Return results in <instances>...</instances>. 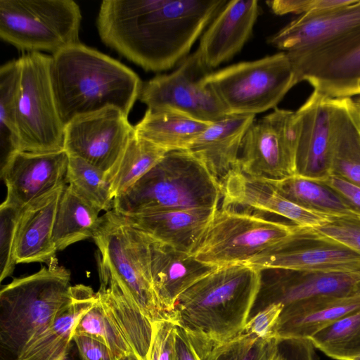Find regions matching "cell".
<instances>
[{
	"mask_svg": "<svg viewBox=\"0 0 360 360\" xmlns=\"http://www.w3.org/2000/svg\"><path fill=\"white\" fill-rule=\"evenodd\" d=\"M226 0H104L96 26L102 41L147 71L181 63Z\"/></svg>",
	"mask_w": 360,
	"mask_h": 360,
	"instance_id": "1",
	"label": "cell"
},
{
	"mask_svg": "<svg viewBox=\"0 0 360 360\" xmlns=\"http://www.w3.org/2000/svg\"><path fill=\"white\" fill-rule=\"evenodd\" d=\"M50 76L65 127L77 117L110 106L128 116L143 84L127 66L82 43L51 55Z\"/></svg>",
	"mask_w": 360,
	"mask_h": 360,
	"instance_id": "2",
	"label": "cell"
},
{
	"mask_svg": "<svg viewBox=\"0 0 360 360\" xmlns=\"http://www.w3.org/2000/svg\"><path fill=\"white\" fill-rule=\"evenodd\" d=\"M262 278V270L248 264L217 267L180 295L169 320L188 333L227 342L243 332Z\"/></svg>",
	"mask_w": 360,
	"mask_h": 360,
	"instance_id": "3",
	"label": "cell"
},
{
	"mask_svg": "<svg viewBox=\"0 0 360 360\" xmlns=\"http://www.w3.org/2000/svg\"><path fill=\"white\" fill-rule=\"evenodd\" d=\"M46 264L0 291V343L15 359L73 300L70 271L56 258Z\"/></svg>",
	"mask_w": 360,
	"mask_h": 360,
	"instance_id": "4",
	"label": "cell"
},
{
	"mask_svg": "<svg viewBox=\"0 0 360 360\" xmlns=\"http://www.w3.org/2000/svg\"><path fill=\"white\" fill-rule=\"evenodd\" d=\"M220 182L188 150L168 151L136 183L113 200L123 215L159 210L217 209Z\"/></svg>",
	"mask_w": 360,
	"mask_h": 360,
	"instance_id": "5",
	"label": "cell"
},
{
	"mask_svg": "<svg viewBox=\"0 0 360 360\" xmlns=\"http://www.w3.org/2000/svg\"><path fill=\"white\" fill-rule=\"evenodd\" d=\"M92 238L98 249L99 277H109L153 323L169 319L153 288L150 238L114 210L100 217Z\"/></svg>",
	"mask_w": 360,
	"mask_h": 360,
	"instance_id": "6",
	"label": "cell"
},
{
	"mask_svg": "<svg viewBox=\"0 0 360 360\" xmlns=\"http://www.w3.org/2000/svg\"><path fill=\"white\" fill-rule=\"evenodd\" d=\"M297 226L240 212L218 209L193 255L216 267L247 264L253 258L291 243Z\"/></svg>",
	"mask_w": 360,
	"mask_h": 360,
	"instance_id": "7",
	"label": "cell"
},
{
	"mask_svg": "<svg viewBox=\"0 0 360 360\" xmlns=\"http://www.w3.org/2000/svg\"><path fill=\"white\" fill-rule=\"evenodd\" d=\"M82 14L72 0H0V37L16 49L52 55L80 43Z\"/></svg>",
	"mask_w": 360,
	"mask_h": 360,
	"instance_id": "8",
	"label": "cell"
},
{
	"mask_svg": "<svg viewBox=\"0 0 360 360\" xmlns=\"http://www.w3.org/2000/svg\"><path fill=\"white\" fill-rule=\"evenodd\" d=\"M207 82L229 115H249L276 108L298 84L284 51L212 72Z\"/></svg>",
	"mask_w": 360,
	"mask_h": 360,
	"instance_id": "9",
	"label": "cell"
},
{
	"mask_svg": "<svg viewBox=\"0 0 360 360\" xmlns=\"http://www.w3.org/2000/svg\"><path fill=\"white\" fill-rule=\"evenodd\" d=\"M18 60L20 81L16 117L18 151H63L65 127L53 91L50 76L51 56L30 52Z\"/></svg>",
	"mask_w": 360,
	"mask_h": 360,
	"instance_id": "10",
	"label": "cell"
},
{
	"mask_svg": "<svg viewBox=\"0 0 360 360\" xmlns=\"http://www.w3.org/2000/svg\"><path fill=\"white\" fill-rule=\"evenodd\" d=\"M96 294V301L78 321L73 335L101 341L115 360L133 353L140 360H148L153 323L113 279L103 280Z\"/></svg>",
	"mask_w": 360,
	"mask_h": 360,
	"instance_id": "11",
	"label": "cell"
},
{
	"mask_svg": "<svg viewBox=\"0 0 360 360\" xmlns=\"http://www.w3.org/2000/svg\"><path fill=\"white\" fill-rule=\"evenodd\" d=\"M297 83L329 98L360 95V27L335 39L285 52Z\"/></svg>",
	"mask_w": 360,
	"mask_h": 360,
	"instance_id": "12",
	"label": "cell"
},
{
	"mask_svg": "<svg viewBox=\"0 0 360 360\" xmlns=\"http://www.w3.org/2000/svg\"><path fill=\"white\" fill-rule=\"evenodd\" d=\"M212 70L196 50L172 73L143 82L139 99L148 108H172L212 123L229 115L207 82Z\"/></svg>",
	"mask_w": 360,
	"mask_h": 360,
	"instance_id": "13",
	"label": "cell"
},
{
	"mask_svg": "<svg viewBox=\"0 0 360 360\" xmlns=\"http://www.w3.org/2000/svg\"><path fill=\"white\" fill-rule=\"evenodd\" d=\"M294 113L276 108L252 123L241 143L238 163L241 172L271 179L297 174Z\"/></svg>",
	"mask_w": 360,
	"mask_h": 360,
	"instance_id": "14",
	"label": "cell"
},
{
	"mask_svg": "<svg viewBox=\"0 0 360 360\" xmlns=\"http://www.w3.org/2000/svg\"><path fill=\"white\" fill-rule=\"evenodd\" d=\"M134 127L128 116L115 107L73 119L65 128L64 150L101 170L110 179Z\"/></svg>",
	"mask_w": 360,
	"mask_h": 360,
	"instance_id": "15",
	"label": "cell"
},
{
	"mask_svg": "<svg viewBox=\"0 0 360 360\" xmlns=\"http://www.w3.org/2000/svg\"><path fill=\"white\" fill-rule=\"evenodd\" d=\"M297 174L315 181L332 174L334 151L331 98L313 91L294 113Z\"/></svg>",
	"mask_w": 360,
	"mask_h": 360,
	"instance_id": "16",
	"label": "cell"
},
{
	"mask_svg": "<svg viewBox=\"0 0 360 360\" xmlns=\"http://www.w3.org/2000/svg\"><path fill=\"white\" fill-rule=\"evenodd\" d=\"M274 277L262 278V284L250 317L267 306L284 307L320 297L360 295L359 272H306L278 270Z\"/></svg>",
	"mask_w": 360,
	"mask_h": 360,
	"instance_id": "17",
	"label": "cell"
},
{
	"mask_svg": "<svg viewBox=\"0 0 360 360\" xmlns=\"http://www.w3.org/2000/svg\"><path fill=\"white\" fill-rule=\"evenodd\" d=\"M69 155L65 151L33 153L14 151L3 163L1 176L7 195L1 203L17 209L63 184L66 176Z\"/></svg>",
	"mask_w": 360,
	"mask_h": 360,
	"instance_id": "18",
	"label": "cell"
},
{
	"mask_svg": "<svg viewBox=\"0 0 360 360\" xmlns=\"http://www.w3.org/2000/svg\"><path fill=\"white\" fill-rule=\"evenodd\" d=\"M221 207L243 206L283 217L302 228H316L338 218L299 205L283 196L268 179L245 174L239 168L230 171L220 181Z\"/></svg>",
	"mask_w": 360,
	"mask_h": 360,
	"instance_id": "19",
	"label": "cell"
},
{
	"mask_svg": "<svg viewBox=\"0 0 360 360\" xmlns=\"http://www.w3.org/2000/svg\"><path fill=\"white\" fill-rule=\"evenodd\" d=\"M257 0L227 1L200 38L198 51L210 70L229 60L250 37L259 15Z\"/></svg>",
	"mask_w": 360,
	"mask_h": 360,
	"instance_id": "20",
	"label": "cell"
},
{
	"mask_svg": "<svg viewBox=\"0 0 360 360\" xmlns=\"http://www.w3.org/2000/svg\"><path fill=\"white\" fill-rule=\"evenodd\" d=\"M360 27V0L300 15L269 38L273 46L288 52L340 37Z\"/></svg>",
	"mask_w": 360,
	"mask_h": 360,
	"instance_id": "21",
	"label": "cell"
},
{
	"mask_svg": "<svg viewBox=\"0 0 360 360\" xmlns=\"http://www.w3.org/2000/svg\"><path fill=\"white\" fill-rule=\"evenodd\" d=\"M66 184L42 194L21 210L15 237L16 264H48L56 258L52 236L58 205Z\"/></svg>",
	"mask_w": 360,
	"mask_h": 360,
	"instance_id": "22",
	"label": "cell"
},
{
	"mask_svg": "<svg viewBox=\"0 0 360 360\" xmlns=\"http://www.w3.org/2000/svg\"><path fill=\"white\" fill-rule=\"evenodd\" d=\"M150 260L153 288L169 320L180 295L217 268L150 238Z\"/></svg>",
	"mask_w": 360,
	"mask_h": 360,
	"instance_id": "23",
	"label": "cell"
},
{
	"mask_svg": "<svg viewBox=\"0 0 360 360\" xmlns=\"http://www.w3.org/2000/svg\"><path fill=\"white\" fill-rule=\"evenodd\" d=\"M217 210H159L122 215L151 239L192 254Z\"/></svg>",
	"mask_w": 360,
	"mask_h": 360,
	"instance_id": "24",
	"label": "cell"
},
{
	"mask_svg": "<svg viewBox=\"0 0 360 360\" xmlns=\"http://www.w3.org/2000/svg\"><path fill=\"white\" fill-rule=\"evenodd\" d=\"M311 246L288 244L260 255L247 264L262 271L277 269L306 272H359L360 255L338 245Z\"/></svg>",
	"mask_w": 360,
	"mask_h": 360,
	"instance_id": "25",
	"label": "cell"
},
{
	"mask_svg": "<svg viewBox=\"0 0 360 360\" xmlns=\"http://www.w3.org/2000/svg\"><path fill=\"white\" fill-rule=\"evenodd\" d=\"M255 115H229L212 122L188 151L220 181L238 167L243 137Z\"/></svg>",
	"mask_w": 360,
	"mask_h": 360,
	"instance_id": "26",
	"label": "cell"
},
{
	"mask_svg": "<svg viewBox=\"0 0 360 360\" xmlns=\"http://www.w3.org/2000/svg\"><path fill=\"white\" fill-rule=\"evenodd\" d=\"M360 310V295L320 297L284 307L279 316L278 339H309L337 320Z\"/></svg>",
	"mask_w": 360,
	"mask_h": 360,
	"instance_id": "27",
	"label": "cell"
},
{
	"mask_svg": "<svg viewBox=\"0 0 360 360\" xmlns=\"http://www.w3.org/2000/svg\"><path fill=\"white\" fill-rule=\"evenodd\" d=\"M72 291L71 304L24 347L16 360H65L76 324L97 297L96 292L88 285H75Z\"/></svg>",
	"mask_w": 360,
	"mask_h": 360,
	"instance_id": "28",
	"label": "cell"
},
{
	"mask_svg": "<svg viewBox=\"0 0 360 360\" xmlns=\"http://www.w3.org/2000/svg\"><path fill=\"white\" fill-rule=\"evenodd\" d=\"M210 124L177 110L148 108L134 131L167 151L188 150Z\"/></svg>",
	"mask_w": 360,
	"mask_h": 360,
	"instance_id": "29",
	"label": "cell"
},
{
	"mask_svg": "<svg viewBox=\"0 0 360 360\" xmlns=\"http://www.w3.org/2000/svg\"><path fill=\"white\" fill-rule=\"evenodd\" d=\"M334 151L332 174L360 186V113L349 98H331Z\"/></svg>",
	"mask_w": 360,
	"mask_h": 360,
	"instance_id": "30",
	"label": "cell"
},
{
	"mask_svg": "<svg viewBox=\"0 0 360 360\" xmlns=\"http://www.w3.org/2000/svg\"><path fill=\"white\" fill-rule=\"evenodd\" d=\"M276 189L289 200L345 220L360 224V212L328 186L299 174L282 179H268Z\"/></svg>",
	"mask_w": 360,
	"mask_h": 360,
	"instance_id": "31",
	"label": "cell"
},
{
	"mask_svg": "<svg viewBox=\"0 0 360 360\" xmlns=\"http://www.w3.org/2000/svg\"><path fill=\"white\" fill-rule=\"evenodd\" d=\"M99 212L66 184L58 205L53 231L56 250L92 238L100 219Z\"/></svg>",
	"mask_w": 360,
	"mask_h": 360,
	"instance_id": "32",
	"label": "cell"
},
{
	"mask_svg": "<svg viewBox=\"0 0 360 360\" xmlns=\"http://www.w3.org/2000/svg\"><path fill=\"white\" fill-rule=\"evenodd\" d=\"M187 333L202 360H273L277 352L276 338L263 339L242 333L227 342H219Z\"/></svg>",
	"mask_w": 360,
	"mask_h": 360,
	"instance_id": "33",
	"label": "cell"
},
{
	"mask_svg": "<svg viewBox=\"0 0 360 360\" xmlns=\"http://www.w3.org/2000/svg\"><path fill=\"white\" fill-rule=\"evenodd\" d=\"M165 149L134 134L128 142L110 179L113 200L125 192L167 153Z\"/></svg>",
	"mask_w": 360,
	"mask_h": 360,
	"instance_id": "34",
	"label": "cell"
},
{
	"mask_svg": "<svg viewBox=\"0 0 360 360\" xmlns=\"http://www.w3.org/2000/svg\"><path fill=\"white\" fill-rule=\"evenodd\" d=\"M67 184L83 200L99 210H112L110 182L99 169L86 160L69 155Z\"/></svg>",
	"mask_w": 360,
	"mask_h": 360,
	"instance_id": "35",
	"label": "cell"
},
{
	"mask_svg": "<svg viewBox=\"0 0 360 360\" xmlns=\"http://www.w3.org/2000/svg\"><path fill=\"white\" fill-rule=\"evenodd\" d=\"M309 340L333 359L350 360L360 355V310L330 323Z\"/></svg>",
	"mask_w": 360,
	"mask_h": 360,
	"instance_id": "36",
	"label": "cell"
},
{
	"mask_svg": "<svg viewBox=\"0 0 360 360\" xmlns=\"http://www.w3.org/2000/svg\"><path fill=\"white\" fill-rule=\"evenodd\" d=\"M20 81L19 60H11L0 68V136L5 158L18 151V135L16 123Z\"/></svg>",
	"mask_w": 360,
	"mask_h": 360,
	"instance_id": "37",
	"label": "cell"
},
{
	"mask_svg": "<svg viewBox=\"0 0 360 360\" xmlns=\"http://www.w3.org/2000/svg\"><path fill=\"white\" fill-rule=\"evenodd\" d=\"M313 241L345 247L360 255V224L336 220L316 228L297 226L292 243Z\"/></svg>",
	"mask_w": 360,
	"mask_h": 360,
	"instance_id": "38",
	"label": "cell"
},
{
	"mask_svg": "<svg viewBox=\"0 0 360 360\" xmlns=\"http://www.w3.org/2000/svg\"><path fill=\"white\" fill-rule=\"evenodd\" d=\"M21 210L3 204L0 206V281L12 274L16 264L14 245Z\"/></svg>",
	"mask_w": 360,
	"mask_h": 360,
	"instance_id": "39",
	"label": "cell"
},
{
	"mask_svg": "<svg viewBox=\"0 0 360 360\" xmlns=\"http://www.w3.org/2000/svg\"><path fill=\"white\" fill-rule=\"evenodd\" d=\"M283 309L281 303L267 306L248 320L243 333L263 339L276 338V327Z\"/></svg>",
	"mask_w": 360,
	"mask_h": 360,
	"instance_id": "40",
	"label": "cell"
},
{
	"mask_svg": "<svg viewBox=\"0 0 360 360\" xmlns=\"http://www.w3.org/2000/svg\"><path fill=\"white\" fill-rule=\"evenodd\" d=\"M349 0H274L266 4L276 15L305 14L335 8L347 4Z\"/></svg>",
	"mask_w": 360,
	"mask_h": 360,
	"instance_id": "41",
	"label": "cell"
},
{
	"mask_svg": "<svg viewBox=\"0 0 360 360\" xmlns=\"http://www.w3.org/2000/svg\"><path fill=\"white\" fill-rule=\"evenodd\" d=\"M175 323L164 319L153 323L150 352L155 360H177L175 349Z\"/></svg>",
	"mask_w": 360,
	"mask_h": 360,
	"instance_id": "42",
	"label": "cell"
},
{
	"mask_svg": "<svg viewBox=\"0 0 360 360\" xmlns=\"http://www.w3.org/2000/svg\"><path fill=\"white\" fill-rule=\"evenodd\" d=\"M309 339H278V352L283 360H318Z\"/></svg>",
	"mask_w": 360,
	"mask_h": 360,
	"instance_id": "43",
	"label": "cell"
},
{
	"mask_svg": "<svg viewBox=\"0 0 360 360\" xmlns=\"http://www.w3.org/2000/svg\"><path fill=\"white\" fill-rule=\"evenodd\" d=\"M72 341L77 345L82 360H115L106 345L84 335H73Z\"/></svg>",
	"mask_w": 360,
	"mask_h": 360,
	"instance_id": "44",
	"label": "cell"
},
{
	"mask_svg": "<svg viewBox=\"0 0 360 360\" xmlns=\"http://www.w3.org/2000/svg\"><path fill=\"white\" fill-rule=\"evenodd\" d=\"M314 181L319 182L332 188L354 208L360 212L359 186L354 184L334 174H330L323 179Z\"/></svg>",
	"mask_w": 360,
	"mask_h": 360,
	"instance_id": "45",
	"label": "cell"
},
{
	"mask_svg": "<svg viewBox=\"0 0 360 360\" xmlns=\"http://www.w3.org/2000/svg\"><path fill=\"white\" fill-rule=\"evenodd\" d=\"M175 349L177 360H202L186 331L176 325L175 326Z\"/></svg>",
	"mask_w": 360,
	"mask_h": 360,
	"instance_id": "46",
	"label": "cell"
},
{
	"mask_svg": "<svg viewBox=\"0 0 360 360\" xmlns=\"http://www.w3.org/2000/svg\"><path fill=\"white\" fill-rule=\"evenodd\" d=\"M120 360H140V359L136 356V355L134 353H133V354H131L128 356H126L122 358Z\"/></svg>",
	"mask_w": 360,
	"mask_h": 360,
	"instance_id": "47",
	"label": "cell"
},
{
	"mask_svg": "<svg viewBox=\"0 0 360 360\" xmlns=\"http://www.w3.org/2000/svg\"><path fill=\"white\" fill-rule=\"evenodd\" d=\"M273 360H283L281 354L278 352V350H277V352H276V355L274 356Z\"/></svg>",
	"mask_w": 360,
	"mask_h": 360,
	"instance_id": "48",
	"label": "cell"
},
{
	"mask_svg": "<svg viewBox=\"0 0 360 360\" xmlns=\"http://www.w3.org/2000/svg\"><path fill=\"white\" fill-rule=\"evenodd\" d=\"M148 360H155L153 353L150 352Z\"/></svg>",
	"mask_w": 360,
	"mask_h": 360,
	"instance_id": "49",
	"label": "cell"
},
{
	"mask_svg": "<svg viewBox=\"0 0 360 360\" xmlns=\"http://www.w3.org/2000/svg\"><path fill=\"white\" fill-rule=\"evenodd\" d=\"M350 360H360V355L353 357Z\"/></svg>",
	"mask_w": 360,
	"mask_h": 360,
	"instance_id": "50",
	"label": "cell"
}]
</instances>
